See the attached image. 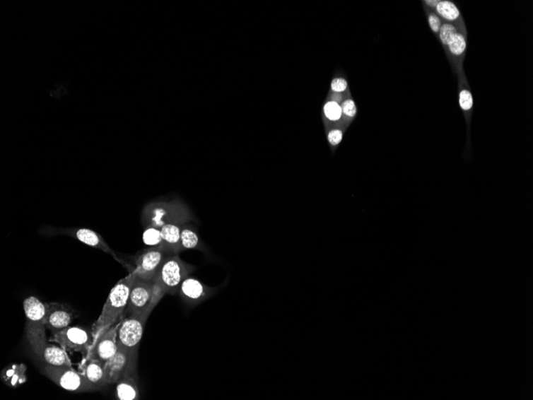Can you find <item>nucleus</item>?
<instances>
[{
  "instance_id": "9d476101",
  "label": "nucleus",
  "mask_w": 533,
  "mask_h": 400,
  "mask_svg": "<svg viewBox=\"0 0 533 400\" xmlns=\"http://www.w3.org/2000/svg\"><path fill=\"white\" fill-rule=\"evenodd\" d=\"M170 255L163 247H153L142 251L136 257L135 269L130 274L141 279L153 281L165 258Z\"/></svg>"
},
{
  "instance_id": "c85d7f7f",
  "label": "nucleus",
  "mask_w": 533,
  "mask_h": 400,
  "mask_svg": "<svg viewBox=\"0 0 533 400\" xmlns=\"http://www.w3.org/2000/svg\"><path fill=\"white\" fill-rule=\"evenodd\" d=\"M343 139V132L339 130H334L330 131L328 134V141L330 143L336 146L340 143V141Z\"/></svg>"
},
{
  "instance_id": "4468645a",
  "label": "nucleus",
  "mask_w": 533,
  "mask_h": 400,
  "mask_svg": "<svg viewBox=\"0 0 533 400\" xmlns=\"http://www.w3.org/2000/svg\"><path fill=\"white\" fill-rule=\"evenodd\" d=\"M40 360L47 365L72 367L69 356L63 348L49 343L47 340L37 343L32 346Z\"/></svg>"
},
{
  "instance_id": "f3484780",
  "label": "nucleus",
  "mask_w": 533,
  "mask_h": 400,
  "mask_svg": "<svg viewBox=\"0 0 533 400\" xmlns=\"http://www.w3.org/2000/svg\"><path fill=\"white\" fill-rule=\"evenodd\" d=\"M79 372L83 375L93 391L100 389L107 385L104 380V365L98 360L86 356L79 365Z\"/></svg>"
},
{
  "instance_id": "f257e3e1",
  "label": "nucleus",
  "mask_w": 533,
  "mask_h": 400,
  "mask_svg": "<svg viewBox=\"0 0 533 400\" xmlns=\"http://www.w3.org/2000/svg\"><path fill=\"white\" fill-rule=\"evenodd\" d=\"M131 280L130 276L122 279L111 289L109 297L105 301L102 311L97 322L93 325L91 334L96 337L105 329L121 321L126 312Z\"/></svg>"
},
{
  "instance_id": "39448f33",
  "label": "nucleus",
  "mask_w": 533,
  "mask_h": 400,
  "mask_svg": "<svg viewBox=\"0 0 533 400\" xmlns=\"http://www.w3.org/2000/svg\"><path fill=\"white\" fill-rule=\"evenodd\" d=\"M191 272V267L176 254L167 257L154 281L165 294L175 295Z\"/></svg>"
},
{
  "instance_id": "9b49d317",
  "label": "nucleus",
  "mask_w": 533,
  "mask_h": 400,
  "mask_svg": "<svg viewBox=\"0 0 533 400\" xmlns=\"http://www.w3.org/2000/svg\"><path fill=\"white\" fill-rule=\"evenodd\" d=\"M122 319L111 327L105 329L94 338L88 352L86 353V357L98 360L104 365L112 358L117 348V330H119Z\"/></svg>"
},
{
  "instance_id": "f03ea898",
  "label": "nucleus",
  "mask_w": 533,
  "mask_h": 400,
  "mask_svg": "<svg viewBox=\"0 0 533 400\" xmlns=\"http://www.w3.org/2000/svg\"><path fill=\"white\" fill-rule=\"evenodd\" d=\"M129 296L126 312L128 315H151L154 307L164 297L163 292L153 281H147L132 274Z\"/></svg>"
},
{
  "instance_id": "aec40b11",
  "label": "nucleus",
  "mask_w": 533,
  "mask_h": 400,
  "mask_svg": "<svg viewBox=\"0 0 533 400\" xmlns=\"http://www.w3.org/2000/svg\"><path fill=\"white\" fill-rule=\"evenodd\" d=\"M70 235L76 237L79 242H81L86 245L91 246L96 249H102L105 252L114 255V252L109 247L108 245L104 242V240L100 235L95 231L88 229H79L70 230Z\"/></svg>"
},
{
  "instance_id": "5701e85b",
  "label": "nucleus",
  "mask_w": 533,
  "mask_h": 400,
  "mask_svg": "<svg viewBox=\"0 0 533 400\" xmlns=\"http://www.w3.org/2000/svg\"><path fill=\"white\" fill-rule=\"evenodd\" d=\"M181 243L183 250L197 249L200 246V238L195 230L188 225H182Z\"/></svg>"
},
{
  "instance_id": "ddd939ff",
  "label": "nucleus",
  "mask_w": 533,
  "mask_h": 400,
  "mask_svg": "<svg viewBox=\"0 0 533 400\" xmlns=\"http://www.w3.org/2000/svg\"><path fill=\"white\" fill-rule=\"evenodd\" d=\"M47 312L45 324L47 329L52 334L69 327L74 313L69 306L59 303L46 304Z\"/></svg>"
},
{
  "instance_id": "20e7f679",
  "label": "nucleus",
  "mask_w": 533,
  "mask_h": 400,
  "mask_svg": "<svg viewBox=\"0 0 533 400\" xmlns=\"http://www.w3.org/2000/svg\"><path fill=\"white\" fill-rule=\"evenodd\" d=\"M438 40L441 42L452 71L457 75L464 69L463 64L467 51V28L443 22L440 29Z\"/></svg>"
},
{
  "instance_id": "b1692460",
  "label": "nucleus",
  "mask_w": 533,
  "mask_h": 400,
  "mask_svg": "<svg viewBox=\"0 0 533 400\" xmlns=\"http://www.w3.org/2000/svg\"><path fill=\"white\" fill-rule=\"evenodd\" d=\"M142 241L150 248L163 247L162 231L153 226H146L142 235Z\"/></svg>"
},
{
  "instance_id": "423d86ee",
  "label": "nucleus",
  "mask_w": 533,
  "mask_h": 400,
  "mask_svg": "<svg viewBox=\"0 0 533 400\" xmlns=\"http://www.w3.org/2000/svg\"><path fill=\"white\" fill-rule=\"evenodd\" d=\"M139 351H130L117 346L115 354L104 365L105 384H116L127 375L137 377Z\"/></svg>"
},
{
  "instance_id": "2eb2a0df",
  "label": "nucleus",
  "mask_w": 533,
  "mask_h": 400,
  "mask_svg": "<svg viewBox=\"0 0 533 400\" xmlns=\"http://www.w3.org/2000/svg\"><path fill=\"white\" fill-rule=\"evenodd\" d=\"M423 4L435 11L443 22L455 24L461 28H467L462 12L454 1L426 0V1H423Z\"/></svg>"
},
{
  "instance_id": "0eeeda50",
  "label": "nucleus",
  "mask_w": 533,
  "mask_h": 400,
  "mask_svg": "<svg viewBox=\"0 0 533 400\" xmlns=\"http://www.w3.org/2000/svg\"><path fill=\"white\" fill-rule=\"evenodd\" d=\"M23 310L27 318L26 335L30 346L47 340L46 337V304L35 297L23 301Z\"/></svg>"
},
{
  "instance_id": "cd10ccee",
  "label": "nucleus",
  "mask_w": 533,
  "mask_h": 400,
  "mask_svg": "<svg viewBox=\"0 0 533 400\" xmlns=\"http://www.w3.org/2000/svg\"><path fill=\"white\" fill-rule=\"evenodd\" d=\"M348 88V83H346L344 78H336L334 79L332 83V89L336 93H340L344 92Z\"/></svg>"
},
{
  "instance_id": "6e6552de",
  "label": "nucleus",
  "mask_w": 533,
  "mask_h": 400,
  "mask_svg": "<svg viewBox=\"0 0 533 400\" xmlns=\"http://www.w3.org/2000/svg\"><path fill=\"white\" fill-rule=\"evenodd\" d=\"M148 314L142 315H129L122 319L117 330V346L130 351H139L145 324L148 317Z\"/></svg>"
},
{
  "instance_id": "f8f14e48",
  "label": "nucleus",
  "mask_w": 533,
  "mask_h": 400,
  "mask_svg": "<svg viewBox=\"0 0 533 400\" xmlns=\"http://www.w3.org/2000/svg\"><path fill=\"white\" fill-rule=\"evenodd\" d=\"M94 340L92 334L80 327H67L53 335L52 341L59 344L64 350L74 352H88Z\"/></svg>"
},
{
  "instance_id": "393cba45",
  "label": "nucleus",
  "mask_w": 533,
  "mask_h": 400,
  "mask_svg": "<svg viewBox=\"0 0 533 400\" xmlns=\"http://www.w3.org/2000/svg\"><path fill=\"white\" fill-rule=\"evenodd\" d=\"M423 8L426 12L427 20H428V24L431 32L437 37V39L438 40L440 29H441L443 21L442 20V18L435 13V11H433L431 8L427 7V6H426L425 4H423Z\"/></svg>"
},
{
  "instance_id": "a878e982",
  "label": "nucleus",
  "mask_w": 533,
  "mask_h": 400,
  "mask_svg": "<svg viewBox=\"0 0 533 400\" xmlns=\"http://www.w3.org/2000/svg\"><path fill=\"white\" fill-rule=\"evenodd\" d=\"M324 114L328 119L338 121L342 117V108L338 102L332 101L325 105Z\"/></svg>"
},
{
  "instance_id": "412c9836",
  "label": "nucleus",
  "mask_w": 533,
  "mask_h": 400,
  "mask_svg": "<svg viewBox=\"0 0 533 400\" xmlns=\"http://www.w3.org/2000/svg\"><path fill=\"white\" fill-rule=\"evenodd\" d=\"M27 367L23 364L11 365L3 369L0 377L3 382L10 387H17L26 383Z\"/></svg>"
},
{
  "instance_id": "1a4fd4ad",
  "label": "nucleus",
  "mask_w": 533,
  "mask_h": 400,
  "mask_svg": "<svg viewBox=\"0 0 533 400\" xmlns=\"http://www.w3.org/2000/svg\"><path fill=\"white\" fill-rule=\"evenodd\" d=\"M43 372L55 384L65 390L76 392L93 391L83 375L74 370L72 367L46 365L43 367Z\"/></svg>"
},
{
  "instance_id": "4be33fe9",
  "label": "nucleus",
  "mask_w": 533,
  "mask_h": 400,
  "mask_svg": "<svg viewBox=\"0 0 533 400\" xmlns=\"http://www.w3.org/2000/svg\"><path fill=\"white\" fill-rule=\"evenodd\" d=\"M116 395L119 400H137L139 398V391L137 377L127 375L120 379L116 383Z\"/></svg>"
},
{
  "instance_id": "7ed1b4c3",
  "label": "nucleus",
  "mask_w": 533,
  "mask_h": 400,
  "mask_svg": "<svg viewBox=\"0 0 533 400\" xmlns=\"http://www.w3.org/2000/svg\"><path fill=\"white\" fill-rule=\"evenodd\" d=\"M191 220L192 214L189 208L177 201L151 203L145 207L142 213V223L145 227L153 226L158 229H162L168 224L183 225Z\"/></svg>"
},
{
  "instance_id": "dca6fc26",
  "label": "nucleus",
  "mask_w": 533,
  "mask_h": 400,
  "mask_svg": "<svg viewBox=\"0 0 533 400\" xmlns=\"http://www.w3.org/2000/svg\"><path fill=\"white\" fill-rule=\"evenodd\" d=\"M457 76L458 85V102H459L460 108L462 110L464 119H466L467 131L469 133L471 119H472L474 112V97L464 69H462Z\"/></svg>"
},
{
  "instance_id": "6ab92c4d",
  "label": "nucleus",
  "mask_w": 533,
  "mask_h": 400,
  "mask_svg": "<svg viewBox=\"0 0 533 400\" xmlns=\"http://www.w3.org/2000/svg\"><path fill=\"white\" fill-rule=\"evenodd\" d=\"M182 225H165L160 229L163 237V247L170 254H177L183 251L181 243Z\"/></svg>"
},
{
  "instance_id": "bb28decb",
  "label": "nucleus",
  "mask_w": 533,
  "mask_h": 400,
  "mask_svg": "<svg viewBox=\"0 0 533 400\" xmlns=\"http://www.w3.org/2000/svg\"><path fill=\"white\" fill-rule=\"evenodd\" d=\"M341 108H342V112L346 117H348V118H354L357 114L356 102L352 100H348L344 102Z\"/></svg>"
},
{
  "instance_id": "c756f323",
  "label": "nucleus",
  "mask_w": 533,
  "mask_h": 400,
  "mask_svg": "<svg viewBox=\"0 0 533 400\" xmlns=\"http://www.w3.org/2000/svg\"><path fill=\"white\" fill-rule=\"evenodd\" d=\"M334 102H338L339 100H341V96L339 95V93L334 94L333 96Z\"/></svg>"
},
{
  "instance_id": "a211bd4d",
  "label": "nucleus",
  "mask_w": 533,
  "mask_h": 400,
  "mask_svg": "<svg viewBox=\"0 0 533 400\" xmlns=\"http://www.w3.org/2000/svg\"><path fill=\"white\" fill-rule=\"evenodd\" d=\"M210 288L202 284L200 281L193 278H186L179 289L181 297L192 305L200 304L210 295Z\"/></svg>"
}]
</instances>
